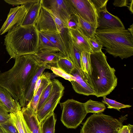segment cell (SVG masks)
Segmentation results:
<instances>
[{
    "instance_id": "19",
    "label": "cell",
    "mask_w": 133,
    "mask_h": 133,
    "mask_svg": "<svg viewBox=\"0 0 133 133\" xmlns=\"http://www.w3.org/2000/svg\"><path fill=\"white\" fill-rule=\"evenodd\" d=\"M46 69H50L49 67L47 65L41 66L33 77L25 90L23 100L20 103L21 108L26 106L32 99L36 83L39 77Z\"/></svg>"
},
{
    "instance_id": "36",
    "label": "cell",
    "mask_w": 133,
    "mask_h": 133,
    "mask_svg": "<svg viewBox=\"0 0 133 133\" xmlns=\"http://www.w3.org/2000/svg\"><path fill=\"white\" fill-rule=\"evenodd\" d=\"M94 5L97 11L106 9L108 0H90Z\"/></svg>"
},
{
    "instance_id": "20",
    "label": "cell",
    "mask_w": 133,
    "mask_h": 133,
    "mask_svg": "<svg viewBox=\"0 0 133 133\" xmlns=\"http://www.w3.org/2000/svg\"><path fill=\"white\" fill-rule=\"evenodd\" d=\"M59 50L63 56L68 58L66 43L61 33L45 32L42 33Z\"/></svg>"
},
{
    "instance_id": "4",
    "label": "cell",
    "mask_w": 133,
    "mask_h": 133,
    "mask_svg": "<svg viewBox=\"0 0 133 133\" xmlns=\"http://www.w3.org/2000/svg\"><path fill=\"white\" fill-rule=\"evenodd\" d=\"M95 37L114 57L123 59L133 55V36L128 30H96Z\"/></svg>"
},
{
    "instance_id": "39",
    "label": "cell",
    "mask_w": 133,
    "mask_h": 133,
    "mask_svg": "<svg viewBox=\"0 0 133 133\" xmlns=\"http://www.w3.org/2000/svg\"><path fill=\"white\" fill-rule=\"evenodd\" d=\"M33 0H4V1L8 4L13 5H24L32 2Z\"/></svg>"
},
{
    "instance_id": "45",
    "label": "cell",
    "mask_w": 133,
    "mask_h": 133,
    "mask_svg": "<svg viewBox=\"0 0 133 133\" xmlns=\"http://www.w3.org/2000/svg\"><path fill=\"white\" fill-rule=\"evenodd\" d=\"M0 105L2 107H3V105L2 103L1 102V101H0Z\"/></svg>"
},
{
    "instance_id": "15",
    "label": "cell",
    "mask_w": 133,
    "mask_h": 133,
    "mask_svg": "<svg viewBox=\"0 0 133 133\" xmlns=\"http://www.w3.org/2000/svg\"><path fill=\"white\" fill-rule=\"evenodd\" d=\"M34 55L38 64L41 66L47 65L50 69L52 67H57V63L63 56L59 52L48 51H38Z\"/></svg>"
},
{
    "instance_id": "7",
    "label": "cell",
    "mask_w": 133,
    "mask_h": 133,
    "mask_svg": "<svg viewBox=\"0 0 133 133\" xmlns=\"http://www.w3.org/2000/svg\"><path fill=\"white\" fill-rule=\"evenodd\" d=\"M52 88L50 93L43 105L36 114L41 122L52 113L63 95L64 87L58 79L51 80Z\"/></svg>"
},
{
    "instance_id": "33",
    "label": "cell",
    "mask_w": 133,
    "mask_h": 133,
    "mask_svg": "<svg viewBox=\"0 0 133 133\" xmlns=\"http://www.w3.org/2000/svg\"><path fill=\"white\" fill-rule=\"evenodd\" d=\"M88 40L92 53L98 52L102 51L103 46L95 37L94 38H89Z\"/></svg>"
},
{
    "instance_id": "12",
    "label": "cell",
    "mask_w": 133,
    "mask_h": 133,
    "mask_svg": "<svg viewBox=\"0 0 133 133\" xmlns=\"http://www.w3.org/2000/svg\"><path fill=\"white\" fill-rule=\"evenodd\" d=\"M35 25L39 32L61 33L50 12L42 5Z\"/></svg>"
},
{
    "instance_id": "17",
    "label": "cell",
    "mask_w": 133,
    "mask_h": 133,
    "mask_svg": "<svg viewBox=\"0 0 133 133\" xmlns=\"http://www.w3.org/2000/svg\"><path fill=\"white\" fill-rule=\"evenodd\" d=\"M24 118L31 133H42L40 123L36 113L29 106L22 108Z\"/></svg>"
},
{
    "instance_id": "22",
    "label": "cell",
    "mask_w": 133,
    "mask_h": 133,
    "mask_svg": "<svg viewBox=\"0 0 133 133\" xmlns=\"http://www.w3.org/2000/svg\"><path fill=\"white\" fill-rule=\"evenodd\" d=\"M65 38L68 58L72 61L75 68L82 70L81 57L82 51L78 49L73 43L68 34Z\"/></svg>"
},
{
    "instance_id": "25",
    "label": "cell",
    "mask_w": 133,
    "mask_h": 133,
    "mask_svg": "<svg viewBox=\"0 0 133 133\" xmlns=\"http://www.w3.org/2000/svg\"><path fill=\"white\" fill-rule=\"evenodd\" d=\"M41 51L59 52V50L42 33L39 32L38 52Z\"/></svg>"
},
{
    "instance_id": "16",
    "label": "cell",
    "mask_w": 133,
    "mask_h": 133,
    "mask_svg": "<svg viewBox=\"0 0 133 133\" xmlns=\"http://www.w3.org/2000/svg\"><path fill=\"white\" fill-rule=\"evenodd\" d=\"M68 34L74 44L82 51L92 53L88 39L78 29H68Z\"/></svg>"
},
{
    "instance_id": "3",
    "label": "cell",
    "mask_w": 133,
    "mask_h": 133,
    "mask_svg": "<svg viewBox=\"0 0 133 133\" xmlns=\"http://www.w3.org/2000/svg\"><path fill=\"white\" fill-rule=\"evenodd\" d=\"M39 32L34 25L15 26L8 32L4 45L10 57L13 58L38 51Z\"/></svg>"
},
{
    "instance_id": "21",
    "label": "cell",
    "mask_w": 133,
    "mask_h": 133,
    "mask_svg": "<svg viewBox=\"0 0 133 133\" xmlns=\"http://www.w3.org/2000/svg\"><path fill=\"white\" fill-rule=\"evenodd\" d=\"M51 75L47 72L43 73L41 75V82L40 85L31 100L26 105L30 107L36 113L38 103L43 90L51 81Z\"/></svg>"
},
{
    "instance_id": "30",
    "label": "cell",
    "mask_w": 133,
    "mask_h": 133,
    "mask_svg": "<svg viewBox=\"0 0 133 133\" xmlns=\"http://www.w3.org/2000/svg\"><path fill=\"white\" fill-rule=\"evenodd\" d=\"M102 102L107 105L108 108L114 109L119 111L122 109L129 108L131 107L130 105L124 104L116 101L115 100L108 98L106 96L103 97Z\"/></svg>"
},
{
    "instance_id": "31",
    "label": "cell",
    "mask_w": 133,
    "mask_h": 133,
    "mask_svg": "<svg viewBox=\"0 0 133 133\" xmlns=\"http://www.w3.org/2000/svg\"><path fill=\"white\" fill-rule=\"evenodd\" d=\"M52 86V84L51 81V82L43 90L38 103L37 108V111L39 110L42 107L48 98L50 93Z\"/></svg>"
},
{
    "instance_id": "24",
    "label": "cell",
    "mask_w": 133,
    "mask_h": 133,
    "mask_svg": "<svg viewBox=\"0 0 133 133\" xmlns=\"http://www.w3.org/2000/svg\"><path fill=\"white\" fill-rule=\"evenodd\" d=\"M10 118L16 128L18 133H25L26 123L21 110L14 113H9Z\"/></svg>"
},
{
    "instance_id": "2",
    "label": "cell",
    "mask_w": 133,
    "mask_h": 133,
    "mask_svg": "<svg viewBox=\"0 0 133 133\" xmlns=\"http://www.w3.org/2000/svg\"><path fill=\"white\" fill-rule=\"evenodd\" d=\"M92 71L87 74L88 81L97 97L106 96L117 86V78L115 70L109 64L102 51L90 54Z\"/></svg>"
},
{
    "instance_id": "5",
    "label": "cell",
    "mask_w": 133,
    "mask_h": 133,
    "mask_svg": "<svg viewBox=\"0 0 133 133\" xmlns=\"http://www.w3.org/2000/svg\"><path fill=\"white\" fill-rule=\"evenodd\" d=\"M125 116L118 119L101 113L93 114L83 123L80 133H119Z\"/></svg>"
},
{
    "instance_id": "37",
    "label": "cell",
    "mask_w": 133,
    "mask_h": 133,
    "mask_svg": "<svg viewBox=\"0 0 133 133\" xmlns=\"http://www.w3.org/2000/svg\"><path fill=\"white\" fill-rule=\"evenodd\" d=\"M68 29H76L78 28V21L77 16L72 15L68 23Z\"/></svg>"
},
{
    "instance_id": "26",
    "label": "cell",
    "mask_w": 133,
    "mask_h": 133,
    "mask_svg": "<svg viewBox=\"0 0 133 133\" xmlns=\"http://www.w3.org/2000/svg\"><path fill=\"white\" fill-rule=\"evenodd\" d=\"M56 121L54 112L40 122L42 133H55Z\"/></svg>"
},
{
    "instance_id": "42",
    "label": "cell",
    "mask_w": 133,
    "mask_h": 133,
    "mask_svg": "<svg viewBox=\"0 0 133 133\" xmlns=\"http://www.w3.org/2000/svg\"><path fill=\"white\" fill-rule=\"evenodd\" d=\"M129 129V133H133V126L129 124L127 125Z\"/></svg>"
},
{
    "instance_id": "1",
    "label": "cell",
    "mask_w": 133,
    "mask_h": 133,
    "mask_svg": "<svg viewBox=\"0 0 133 133\" xmlns=\"http://www.w3.org/2000/svg\"><path fill=\"white\" fill-rule=\"evenodd\" d=\"M41 66L37 63L34 54L18 57L10 69L2 72L0 71V86L20 104L27 87Z\"/></svg>"
},
{
    "instance_id": "32",
    "label": "cell",
    "mask_w": 133,
    "mask_h": 133,
    "mask_svg": "<svg viewBox=\"0 0 133 133\" xmlns=\"http://www.w3.org/2000/svg\"><path fill=\"white\" fill-rule=\"evenodd\" d=\"M50 69L56 75L61 77L70 82L75 80V77L73 76L68 74L57 67H51Z\"/></svg>"
},
{
    "instance_id": "9",
    "label": "cell",
    "mask_w": 133,
    "mask_h": 133,
    "mask_svg": "<svg viewBox=\"0 0 133 133\" xmlns=\"http://www.w3.org/2000/svg\"><path fill=\"white\" fill-rule=\"evenodd\" d=\"M42 5L51 10L61 20L68 29V23L73 15L69 0H41Z\"/></svg>"
},
{
    "instance_id": "44",
    "label": "cell",
    "mask_w": 133,
    "mask_h": 133,
    "mask_svg": "<svg viewBox=\"0 0 133 133\" xmlns=\"http://www.w3.org/2000/svg\"><path fill=\"white\" fill-rule=\"evenodd\" d=\"M0 133H8L5 130L0 124Z\"/></svg>"
},
{
    "instance_id": "8",
    "label": "cell",
    "mask_w": 133,
    "mask_h": 133,
    "mask_svg": "<svg viewBox=\"0 0 133 133\" xmlns=\"http://www.w3.org/2000/svg\"><path fill=\"white\" fill-rule=\"evenodd\" d=\"M73 14L77 15L97 29V14L90 0H69Z\"/></svg>"
},
{
    "instance_id": "13",
    "label": "cell",
    "mask_w": 133,
    "mask_h": 133,
    "mask_svg": "<svg viewBox=\"0 0 133 133\" xmlns=\"http://www.w3.org/2000/svg\"><path fill=\"white\" fill-rule=\"evenodd\" d=\"M87 74L82 70L75 67L70 74L75 80L70 82L76 93L87 96L94 95V92L88 81Z\"/></svg>"
},
{
    "instance_id": "11",
    "label": "cell",
    "mask_w": 133,
    "mask_h": 133,
    "mask_svg": "<svg viewBox=\"0 0 133 133\" xmlns=\"http://www.w3.org/2000/svg\"><path fill=\"white\" fill-rule=\"evenodd\" d=\"M27 11L24 5L11 8L0 29V35L8 32L15 27L21 25Z\"/></svg>"
},
{
    "instance_id": "35",
    "label": "cell",
    "mask_w": 133,
    "mask_h": 133,
    "mask_svg": "<svg viewBox=\"0 0 133 133\" xmlns=\"http://www.w3.org/2000/svg\"><path fill=\"white\" fill-rule=\"evenodd\" d=\"M0 124L8 133H18L10 118L6 122Z\"/></svg>"
},
{
    "instance_id": "34",
    "label": "cell",
    "mask_w": 133,
    "mask_h": 133,
    "mask_svg": "<svg viewBox=\"0 0 133 133\" xmlns=\"http://www.w3.org/2000/svg\"><path fill=\"white\" fill-rule=\"evenodd\" d=\"M133 2L132 0H115L113 4L115 6H127L131 12L133 14Z\"/></svg>"
},
{
    "instance_id": "23",
    "label": "cell",
    "mask_w": 133,
    "mask_h": 133,
    "mask_svg": "<svg viewBox=\"0 0 133 133\" xmlns=\"http://www.w3.org/2000/svg\"><path fill=\"white\" fill-rule=\"evenodd\" d=\"M77 15L78 21V29L88 39L95 38L96 28L89 23Z\"/></svg>"
},
{
    "instance_id": "41",
    "label": "cell",
    "mask_w": 133,
    "mask_h": 133,
    "mask_svg": "<svg viewBox=\"0 0 133 133\" xmlns=\"http://www.w3.org/2000/svg\"><path fill=\"white\" fill-rule=\"evenodd\" d=\"M119 133H129V129L127 125H123Z\"/></svg>"
},
{
    "instance_id": "40",
    "label": "cell",
    "mask_w": 133,
    "mask_h": 133,
    "mask_svg": "<svg viewBox=\"0 0 133 133\" xmlns=\"http://www.w3.org/2000/svg\"><path fill=\"white\" fill-rule=\"evenodd\" d=\"M41 75L38 78L35 84L34 89L33 96L36 93L40 85L42 80Z\"/></svg>"
},
{
    "instance_id": "14",
    "label": "cell",
    "mask_w": 133,
    "mask_h": 133,
    "mask_svg": "<svg viewBox=\"0 0 133 133\" xmlns=\"http://www.w3.org/2000/svg\"><path fill=\"white\" fill-rule=\"evenodd\" d=\"M24 5L27 11L21 25H34L38 18L41 6V0H33Z\"/></svg>"
},
{
    "instance_id": "27",
    "label": "cell",
    "mask_w": 133,
    "mask_h": 133,
    "mask_svg": "<svg viewBox=\"0 0 133 133\" xmlns=\"http://www.w3.org/2000/svg\"><path fill=\"white\" fill-rule=\"evenodd\" d=\"M85 110L87 113L93 114L101 113L104 111L106 107L102 102L94 101L90 99L84 103Z\"/></svg>"
},
{
    "instance_id": "6",
    "label": "cell",
    "mask_w": 133,
    "mask_h": 133,
    "mask_svg": "<svg viewBox=\"0 0 133 133\" xmlns=\"http://www.w3.org/2000/svg\"><path fill=\"white\" fill-rule=\"evenodd\" d=\"M59 104L62 109L61 121L62 123L68 128H77L87 114L84 103L68 99Z\"/></svg>"
},
{
    "instance_id": "43",
    "label": "cell",
    "mask_w": 133,
    "mask_h": 133,
    "mask_svg": "<svg viewBox=\"0 0 133 133\" xmlns=\"http://www.w3.org/2000/svg\"><path fill=\"white\" fill-rule=\"evenodd\" d=\"M130 32L131 35L133 36V24L130 26L128 29Z\"/></svg>"
},
{
    "instance_id": "28",
    "label": "cell",
    "mask_w": 133,
    "mask_h": 133,
    "mask_svg": "<svg viewBox=\"0 0 133 133\" xmlns=\"http://www.w3.org/2000/svg\"><path fill=\"white\" fill-rule=\"evenodd\" d=\"M57 66L69 75L75 67L69 58L63 56L60 57L57 62Z\"/></svg>"
},
{
    "instance_id": "29",
    "label": "cell",
    "mask_w": 133,
    "mask_h": 133,
    "mask_svg": "<svg viewBox=\"0 0 133 133\" xmlns=\"http://www.w3.org/2000/svg\"><path fill=\"white\" fill-rule=\"evenodd\" d=\"M90 54L87 51H82L81 57L82 70L88 75H91L92 71Z\"/></svg>"
},
{
    "instance_id": "38",
    "label": "cell",
    "mask_w": 133,
    "mask_h": 133,
    "mask_svg": "<svg viewBox=\"0 0 133 133\" xmlns=\"http://www.w3.org/2000/svg\"><path fill=\"white\" fill-rule=\"evenodd\" d=\"M10 118L9 114L0 105V124L4 123Z\"/></svg>"
},
{
    "instance_id": "10",
    "label": "cell",
    "mask_w": 133,
    "mask_h": 133,
    "mask_svg": "<svg viewBox=\"0 0 133 133\" xmlns=\"http://www.w3.org/2000/svg\"><path fill=\"white\" fill-rule=\"evenodd\" d=\"M97 18L96 30H116L125 29L122 22L116 16L105 9L97 11Z\"/></svg>"
},
{
    "instance_id": "18",
    "label": "cell",
    "mask_w": 133,
    "mask_h": 133,
    "mask_svg": "<svg viewBox=\"0 0 133 133\" xmlns=\"http://www.w3.org/2000/svg\"><path fill=\"white\" fill-rule=\"evenodd\" d=\"M0 101L9 113H15L21 110L19 102L15 100L7 91L0 86Z\"/></svg>"
}]
</instances>
